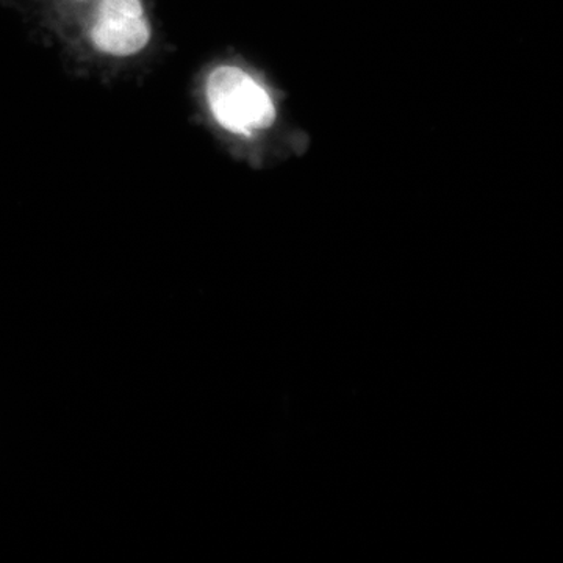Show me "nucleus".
I'll return each instance as SVG.
<instances>
[{
	"instance_id": "nucleus-1",
	"label": "nucleus",
	"mask_w": 563,
	"mask_h": 563,
	"mask_svg": "<svg viewBox=\"0 0 563 563\" xmlns=\"http://www.w3.org/2000/svg\"><path fill=\"white\" fill-rule=\"evenodd\" d=\"M207 99L218 124L239 135L265 131L276 120L268 91L236 66H220L210 74Z\"/></svg>"
},
{
	"instance_id": "nucleus-2",
	"label": "nucleus",
	"mask_w": 563,
	"mask_h": 563,
	"mask_svg": "<svg viewBox=\"0 0 563 563\" xmlns=\"http://www.w3.org/2000/svg\"><path fill=\"white\" fill-rule=\"evenodd\" d=\"M91 41L103 54L128 57L147 46L151 24L141 0H99Z\"/></svg>"
}]
</instances>
